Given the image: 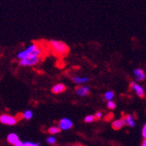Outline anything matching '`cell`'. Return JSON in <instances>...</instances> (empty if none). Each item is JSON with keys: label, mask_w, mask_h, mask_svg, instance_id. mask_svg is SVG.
<instances>
[{"label": "cell", "mask_w": 146, "mask_h": 146, "mask_svg": "<svg viewBox=\"0 0 146 146\" xmlns=\"http://www.w3.org/2000/svg\"><path fill=\"white\" fill-rule=\"evenodd\" d=\"M49 45L54 52L59 55H66L70 51L69 46L60 40L52 39L49 41Z\"/></svg>", "instance_id": "obj_1"}, {"label": "cell", "mask_w": 146, "mask_h": 146, "mask_svg": "<svg viewBox=\"0 0 146 146\" xmlns=\"http://www.w3.org/2000/svg\"><path fill=\"white\" fill-rule=\"evenodd\" d=\"M40 57L36 56L34 54H30L28 57L24 58V59L20 60V65L21 66H34V65L38 64L39 62Z\"/></svg>", "instance_id": "obj_2"}, {"label": "cell", "mask_w": 146, "mask_h": 146, "mask_svg": "<svg viewBox=\"0 0 146 146\" xmlns=\"http://www.w3.org/2000/svg\"><path fill=\"white\" fill-rule=\"evenodd\" d=\"M17 117H13L8 114H3L0 116V123L4 124V125H8V126H13L18 122Z\"/></svg>", "instance_id": "obj_3"}, {"label": "cell", "mask_w": 146, "mask_h": 146, "mask_svg": "<svg viewBox=\"0 0 146 146\" xmlns=\"http://www.w3.org/2000/svg\"><path fill=\"white\" fill-rule=\"evenodd\" d=\"M36 47H38V45H36V44H31V45H30L28 47H26L24 50L21 51V52L17 54V58L19 60L24 59V58L28 57L30 54H33V52L36 50Z\"/></svg>", "instance_id": "obj_4"}, {"label": "cell", "mask_w": 146, "mask_h": 146, "mask_svg": "<svg viewBox=\"0 0 146 146\" xmlns=\"http://www.w3.org/2000/svg\"><path fill=\"white\" fill-rule=\"evenodd\" d=\"M130 86H131V88L134 89L135 91V93H136V94H137L138 96L141 97V98H144V96H145V91H144L143 86H141L140 85H138L135 82H131Z\"/></svg>", "instance_id": "obj_5"}, {"label": "cell", "mask_w": 146, "mask_h": 146, "mask_svg": "<svg viewBox=\"0 0 146 146\" xmlns=\"http://www.w3.org/2000/svg\"><path fill=\"white\" fill-rule=\"evenodd\" d=\"M73 126V123L71 120H70L67 118L62 119L59 121V127L61 128V130H68L70 129Z\"/></svg>", "instance_id": "obj_6"}, {"label": "cell", "mask_w": 146, "mask_h": 146, "mask_svg": "<svg viewBox=\"0 0 146 146\" xmlns=\"http://www.w3.org/2000/svg\"><path fill=\"white\" fill-rule=\"evenodd\" d=\"M134 75L137 81H143L145 79V72L142 69H135L134 70Z\"/></svg>", "instance_id": "obj_7"}, {"label": "cell", "mask_w": 146, "mask_h": 146, "mask_svg": "<svg viewBox=\"0 0 146 146\" xmlns=\"http://www.w3.org/2000/svg\"><path fill=\"white\" fill-rule=\"evenodd\" d=\"M76 92L79 96H86L89 94L90 88L88 86H79L77 88Z\"/></svg>", "instance_id": "obj_8"}, {"label": "cell", "mask_w": 146, "mask_h": 146, "mask_svg": "<svg viewBox=\"0 0 146 146\" xmlns=\"http://www.w3.org/2000/svg\"><path fill=\"white\" fill-rule=\"evenodd\" d=\"M126 125L125 123V120L124 119H117V120H114L111 124V127L113 129L115 130H119L120 128H122V127H124Z\"/></svg>", "instance_id": "obj_9"}, {"label": "cell", "mask_w": 146, "mask_h": 146, "mask_svg": "<svg viewBox=\"0 0 146 146\" xmlns=\"http://www.w3.org/2000/svg\"><path fill=\"white\" fill-rule=\"evenodd\" d=\"M123 119H124V120H125L126 125H127L129 127H135V119H134V117L132 115L127 114V115H126L125 117H124Z\"/></svg>", "instance_id": "obj_10"}, {"label": "cell", "mask_w": 146, "mask_h": 146, "mask_svg": "<svg viewBox=\"0 0 146 146\" xmlns=\"http://www.w3.org/2000/svg\"><path fill=\"white\" fill-rule=\"evenodd\" d=\"M66 90V86L63 84H57L55 86H53L52 88V92L54 94H60V93H62Z\"/></svg>", "instance_id": "obj_11"}, {"label": "cell", "mask_w": 146, "mask_h": 146, "mask_svg": "<svg viewBox=\"0 0 146 146\" xmlns=\"http://www.w3.org/2000/svg\"><path fill=\"white\" fill-rule=\"evenodd\" d=\"M19 137L16 134H14V133H11L8 135V136H7V142H8L9 143L14 145L18 141H19Z\"/></svg>", "instance_id": "obj_12"}, {"label": "cell", "mask_w": 146, "mask_h": 146, "mask_svg": "<svg viewBox=\"0 0 146 146\" xmlns=\"http://www.w3.org/2000/svg\"><path fill=\"white\" fill-rule=\"evenodd\" d=\"M89 80V78H81V77H73L72 78V81L76 83V84H83V83H86Z\"/></svg>", "instance_id": "obj_13"}, {"label": "cell", "mask_w": 146, "mask_h": 146, "mask_svg": "<svg viewBox=\"0 0 146 146\" xmlns=\"http://www.w3.org/2000/svg\"><path fill=\"white\" fill-rule=\"evenodd\" d=\"M61 132V128L59 127H52L48 129V133L54 135V134H58Z\"/></svg>", "instance_id": "obj_14"}, {"label": "cell", "mask_w": 146, "mask_h": 146, "mask_svg": "<svg viewBox=\"0 0 146 146\" xmlns=\"http://www.w3.org/2000/svg\"><path fill=\"white\" fill-rule=\"evenodd\" d=\"M23 117L25 119H31L32 117H33V113L31 110H28V111H24L23 114Z\"/></svg>", "instance_id": "obj_15"}, {"label": "cell", "mask_w": 146, "mask_h": 146, "mask_svg": "<svg viewBox=\"0 0 146 146\" xmlns=\"http://www.w3.org/2000/svg\"><path fill=\"white\" fill-rule=\"evenodd\" d=\"M104 97L107 101H111L114 97V93L112 91H108L105 93L104 94Z\"/></svg>", "instance_id": "obj_16"}, {"label": "cell", "mask_w": 146, "mask_h": 146, "mask_svg": "<svg viewBox=\"0 0 146 146\" xmlns=\"http://www.w3.org/2000/svg\"><path fill=\"white\" fill-rule=\"evenodd\" d=\"M94 119V115H88V116H86V118H85V121L87 122V123H90V122H93Z\"/></svg>", "instance_id": "obj_17"}, {"label": "cell", "mask_w": 146, "mask_h": 146, "mask_svg": "<svg viewBox=\"0 0 146 146\" xmlns=\"http://www.w3.org/2000/svg\"><path fill=\"white\" fill-rule=\"evenodd\" d=\"M107 106L110 110H114L116 108V104L112 101H108V104H107Z\"/></svg>", "instance_id": "obj_18"}, {"label": "cell", "mask_w": 146, "mask_h": 146, "mask_svg": "<svg viewBox=\"0 0 146 146\" xmlns=\"http://www.w3.org/2000/svg\"><path fill=\"white\" fill-rule=\"evenodd\" d=\"M46 142L49 144H54L55 142H56V139H55L54 136H50V137H48L47 139H46Z\"/></svg>", "instance_id": "obj_19"}, {"label": "cell", "mask_w": 146, "mask_h": 146, "mask_svg": "<svg viewBox=\"0 0 146 146\" xmlns=\"http://www.w3.org/2000/svg\"><path fill=\"white\" fill-rule=\"evenodd\" d=\"M39 143H31V142H26V143H23V146H39Z\"/></svg>", "instance_id": "obj_20"}, {"label": "cell", "mask_w": 146, "mask_h": 146, "mask_svg": "<svg viewBox=\"0 0 146 146\" xmlns=\"http://www.w3.org/2000/svg\"><path fill=\"white\" fill-rule=\"evenodd\" d=\"M102 116H103V114H102V112L97 111V112L96 113V115H94V119H100L102 118Z\"/></svg>", "instance_id": "obj_21"}, {"label": "cell", "mask_w": 146, "mask_h": 146, "mask_svg": "<svg viewBox=\"0 0 146 146\" xmlns=\"http://www.w3.org/2000/svg\"><path fill=\"white\" fill-rule=\"evenodd\" d=\"M111 119H113V115H112L111 113L110 114L109 116H106V117H105V120H106V121H109V120H111Z\"/></svg>", "instance_id": "obj_22"}, {"label": "cell", "mask_w": 146, "mask_h": 146, "mask_svg": "<svg viewBox=\"0 0 146 146\" xmlns=\"http://www.w3.org/2000/svg\"><path fill=\"white\" fill-rule=\"evenodd\" d=\"M142 135H143V136L144 138L146 137V126L145 125L143 126V131H142Z\"/></svg>", "instance_id": "obj_23"}, {"label": "cell", "mask_w": 146, "mask_h": 146, "mask_svg": "<svg viewBox=\"0 0 146 146\" xmlns=\"http://www.w3.org/2000/svg\"><path fill=\"white\" fill-rule=\"evenodd\" d=\"M14 146H23V143L19 140L15 144H14Z\"/></svg>", "instance_id": "obj_24"}, {"label": "cell", "mask_w": 146, "mask_h": 146, "mask_svg": "<svg viewBox=\"0 0 146 146\" xmlns=\"http://www.w3.org/2000/svg\"><path fill=\"white\" fill-rule=\"evenodd\" d=\"M142 146H146V142L144 141L143 143V144H142Z\"/></svg>", "instance_id": "obj_25"}]
</instances>
